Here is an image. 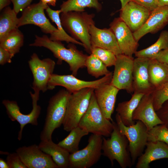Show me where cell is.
<instances>
[{
  "label": "cell",
  "mask_w": 168,
  "mask_h": 168,
  "mask_svg": "<svg viewBox=\"0 0 168 168\" xmlns=\"http://www.w3.org/2000/svg\"><path fill=\"white\" fill-rule=\"evenodd\" d=\"M35 37L34 42L30 46L43 47L49 50L58 59V64L63 61L68 64L74 76H77L80 69L85 67L88 56L79 51L73 44H69L66 48L61 41L52 40L46 35L41 37L36 35Z\"/></svg>",
  "instance_id": "1"
},
{
  "label": "cell",
  "mask_w": 168,
  "mask_h": 168,
  "mask_svg": "<svg viewBox=\"0 0 168 168\" xmlns=\"http://www.w3.org/2000/svg\"><path fill=\"white\" fill-rule=\"evenodd\" d=\"M94 14H89L85 11H70L62 12L60 16L63 28L76 40L81 42L86 50L91 54L90 28L95 24Z\"/></svg>",
  "instance_id": "2"
},
{
  "label": "cell",
  "mask_w": 168,
  "mask_h": 168,
  "mask_svg": "<svg viewBox=\"0 0 168 168\" xmlns=\"http://www.w3.org/2000/svg\"><path fill=\"white\" fill-rule=\"evenodd\" d=\"M72 93L66 89L60 90L50 99L44 125L40 136L41 141L52 139L54 130L63 124L68 98Z\"/></svg>",
  "instance_id": "3"
},
{
  "label": "cell",
  "mask_w": 168,
  "mask_h": 168,
  "mask_svg": "<svg viewBox=\"0 0 168 168\" xmlns=\"http://www.w3.org/2000/svg\"><path fill=\"white\" fill-rule=\"evenodd\" d=\"M110 138L103 137L102 154L110 161L112 166L116 160L122 168H130L133 165L128 150L129 142L126 137L122 134L115 122Z\"/></svg>",
  "instance_id": "4"
},
{
  "label": "cell",
  "mask_w": 168,
  "mask_h": 168,
  "mask_svg": "<svg viewBox=\"0 0 168 168\" xmlns=\"http://www.w3.org/2000/svg\"><path fill=\"white\" fill-rule=\"evenodd\" d=\"M94 89L87 88L72 93L67 102L63 124L64 130L70 132L78 126L80 121L87 111Z\"/></svg>",
  "instance_id": "5"
},
{
  "label": "cell",
  "mask_w": 168,
  "mask_h": 168,
  "mask_svg": "<svg viewBox=\"0 0 168 168\" xmlns=\"http://www.w3.org/2000/svg\"><path fill=\"white\" fill-rule=\"evenodd\" d=\"M78 126L89 133L102 136H110L114 128L113 121L106 118L97 103L94 92L88 108L81 119Z\"/></svg>",
  "instance_id": "6"
},
{
  "label": "cell",
  "mask_w": 168,
  "mask_h": 168,
  "mask_svg": "<svg viewBox=\"0 0 168 168\" xmlns=\"http://www.w3.org/2000/svg\"><path fill=\"white\" fill-rule=\"evenodd\" d=\"M116 123L120 133L127 138L129 142L128 150L133 165L142 153L148 142V131L147 127L141 121L129 126L124 125L119 115H115Z\"/></svg>",
  "instance_id": "7"
},
{
  "label": "cell",
  "mask_w": 168,
  "mask_h": 168,
  "mask_svg": "<svg viewBox=\"0 0 168 168\" xmlns=\"http://www.w3.org/2000/svg\"><path fill=\"white\" fill-rule=\"evenodd\" d=\"M103 137L92 134L83 149L70 153L69 167L89 168L96 163L101 155Z\"/></svg>",
  "instance_id": "8"
},
{
  "label": "cell",
  "mask_w": 168,
  "mask_h": 168,
  "mask_svg": "<svg viewBox=\"0 0 168 168\" xmlns=\"http://www.w3.org/2000/svg\"><path fill=\"white\" fill-rule=\"evenodd\" d=\"M40 92L38 91H34V93L30 92L32 100V109L28 114H23L20 111V108L16 101L5 99L2 101V104L6 109L8 117L12 121H16L20 124V130L18 136V139L19 141L21 139L22 131L25 125L30 124L36 126L38 124L37 119L41 110V107L37 104Z\"/></svg>",
  "instance_id": "9"
},
{
  "label": "cell",
  "mask_w": 168,
  "mask_h": 168,
  "mask_svg": "<svg viewBox=\"0 0 168 168\" xmlns=\"http://www.w3.org/2000/svg\"><path fill=\"white\" fill-rule=\"evenodd\" d=\"M28 63L33 75L32 87L34 91L46 92L48 90V84L53 74L55 62L49 58L41 59L36 54L34 53Z\"/></svg>",
  "instance_id": "10"
},
{
  "label": "cell",
  "mask_w": 168,
  "mask_h": 168,
  "mask_svg": "<svg viewBox=\"0 0 168 168\" xmlns=\"http://www.w3.org/2000/svg\"><path fill=\"white\" fill-rule=\"evenodd\" d=\"M113 74V72H111L100 79L92 81H85L77 78L72 74L60 75L53 74L49 81L48 89L52 90L57 86H60L72 93L87 88L95 89L103 84L110 82Z\"/></svg>",
  "instance_id": "11"
},
{
  "label": "cell",
  "mask_w": 168,
  "mask_h": 168,
  "mask_svg": "<svg viewBox=\"0 0 168 168\" xmlns=\"http://www.w3.org/2000/svg\"><path fill=\"white\" fill-rule=\"evenodd\" d=\"M48 5L41 0L36 3L30 4L23 11L18 19L17 28L27 24H33L39 27L41 31L50 35L58 31V29L53 25L44 13Z\"/></svg>",
  "instance_id": "12"
},
{
  "label": "cell",
  "mask_w": 168,
  "mask_h": 168,
  "mask_svg": "<svg viewBox=\"0 0 168 168\" xmlns=\"http://www.w3.org/2000/svg\"><path fill=\"white\" fill-rule=\"evenodd\" d=\"M134 58L123 54L116 56L114 70L110 82L111 84L119 90L128 93L133 92V71Z\"/></svg>",
  "instance_id": "13"
},
{
  "label": "cell",
  "mask_w": 168,
  "mask_h": 168,
  "mask_svg": "<svg viewBox=\"0 0 168 168\" xmlns=\"http://www.w3.org/2000/svg\"><path fill=\"white\" fill-rule=\"evenodd\" d=\"M16 152L27 168H58L51 157L36 144L19 147Z\"/></svg>",
  "instance_id": "14"
},
{
  "label": "cell",
  "mask_w": 168,
  "mask_h": 168,
  "mask_svg": "<svg viewBox=\"0 0 168 168\" xmlns=\"http://www.w3.org/2000/svg\"><path fill=\"white\" fill-rule=\"evenodd\" d=\"M122 53L131 57L137 51L138 46L133 32L120 18H115L110 24Z\"/></svg>",
  "instance_id": "15"
},
{
  "label": "cell",
  "mask_w": 168,
  "mask_h": 168,
  "mask_svg": "<svg viewBox=\"0 0 168 168\" xmlns=\"http://www.w3.org/2000/svg\"><path fill=\"white\" fill-rule=\"evenodd\" d=\"M151 12L145 7L130 1L120 9L119 17L133 33L143 25Z\"/></svg>",
  "instance_id": "16"
},
{
  "label": "cell",
  "mask_w": 168,
  "mask_h": 168,
  "mask_svg": "<svg viewBox=\"0 0 168 168\" xmlns=\"http://www.w3.org/2000/svg\"><path fill=\"white\" fill-rule=\"evenodd\" d=\"M168 24V7L159 6L151 12L147 21L138 30L133 33L137 42L147 34H155Z\"/></svg>",
  "instance_id": "17"
},
{
  "label": "cell",
  "mask_w": 168,
  "mask_h": 168,
  "mask_svg": "<svg viewBox=\"0 0 168 168\" xmlns=\"http://www.w3.org/2000/svg\"><path fill=\"white\" fill-rule=\"evenodd\" d=\"M150 59L136 57L134 59L133 71V92L145 95L151 94L154 90L149 79L148 66Z\"/></svg>",
  "instance_id": "18"
},
{
  "label": "cell",
  "mask_w": 168,
  "mask_h": 168,
  "mask_svg": "<svg viewBox=\"0 0 168 168\" xmlns=\"http://www.w3.org/2000/svg\"><path fill=\"white\" fill-rule=\"evenodd\" d=\"M110 82L103 84L95 88L94 93L98 105L103 115L112 122L113 121L111 116L119 90L111 84Z\"/></svg>",
  "instance_id": "19"
},
{
  "label": "cell",
  "mask_w": 168,
  "mask_h": 168,
  "mask_svg": "<svg viewBox=\"0 0 168 168\" xmlns=\"http://www.w3.org/2000/svg\"><path fill=\"white\" fill-rule=\"evenodd\" d=\"M132 119L142 122L148 130L155 126L163 124L154 110L151 94L143 96L133 112Z\"/></svg>",
  "instance_id": "20"
},
{
  "label": "cell",
  "mask_w": 168,
  "mask_h": 168,
  "mask_svg": "<svg viewBox=\"0 0 168 168\" xmlns=\"http://www.w3.org/2000/svg\"><path fill=\"white\" fill-rule=\"evenodd\" d=\"M90 33L92 48L99 47L107 49L116 56L122 54L115 36L110 28L100 29L94 24L90 27Z\"/></svg>",
  "instance_id": "21"
},
{
  "label": "cell",
  "mask_w": 168,
  "mask_h": 168,
  "mask_svg": "<svg viewBox=\"0 0 168 168\" xmlns=\"http://www.w3.org/2000/svg\"><path fill=\"white\" fill-rule=\"evenodd\" d=\"M144 153L138 158L136 168H149L153 161L163 158L168 159V145L159 141H148Z\"/></svg>",
  "instance_id": "22"
},
{
  "label": "cell",
  "mask_w": 168,
  "mask_h": 168,
  "mask_svg": "<svg viewBox=\"0 0 168 168\" xmlns=\"http://www.w3.org/2000/svg\"><path fill=\"white\" fill-rule=\"evenodd\" d=\"M38 146L42 151L51 157L58 168L69 167L70 153L58 144L54 143L52 139L41 141Z\"/></svg>",
  "instance_id": "23"
},
{
  "label": "cell",
  "mask_w": 168,
  "mask_h": 168,
  "mask_svg": "<svg viewBox=\"0 0 168 168\" xmlns=\"http://www.w3.org/2000/svg\"><path fill=\"white\" fill-rule=\"evenodd\" d=\"M149 81L154 90L168 81V65L154 59H150L148 66Z\"/></svg>",
  "instance_id": "24"
},
{
  "label": "cell",
  "mask_w": 168,
  "mask_h": 168,
  "mask_svg": "<svg viewBox=\"0 0 168 168\" xmlns=\"http://www.w3.org/2000/svg\"><path fill=\"white\" fill-rule=\"evenodd\" d=\"M144 95L142 93L134 92L129 100L118 104L116 111L125 125L129 126L135 123V121L132 119L133 114Z\"/></svg>",
  "instance_id": "25"
},
{
  "label": "cell",
  "mask_w": 168,
  "mask_h": 168,
  "mask_svg": "<svg viewBox=\"0 0 168 168\" xmlns=\"http://www.w3.org/2000/svg\"><path fill=\"white\" fill-rule=\"evenodd\" d=\"M47 14L52 22L55 23L57 27L58 31L50 35L49 37L52 40L64 41L79 45L84 47L83 44L68 35L64 30L62 26L60 16L61 10H55L51 9L49 6L45 9Z\"/></svg>",
  "instance_id": "26"
},
{
  "label": "cell",
  "mask_w": 168,
  "mask_h": 168,
  "mask_svg": "<svg viewBox=\"0 0 168 168\" xmlns=\"http://www.w3.org/2000/svg\"><path fill=\"white\" fill-rule=\"evenodd\" d=\"M24 35L16 28L0 40V47L7 50L14 56L18 53L24 43Z\"/></svg>",
  "instance_id": "27"
},
{
  "label": "cell",
  "mask_w": 168,
  "mask_h": 168,
  "mask_svg": "<svg viewBox=\"0 0 168 168\" xmlns=\"http://www.w3.org/2000/svg\"><path fill=\"white\" fill-rule=\"evenodd\" d=\"M101 0H67L63 1L60 6L62 12L70 11L82 12L85 11L86 8H93L100 12L102 8V5L100 2Z\"/></svg>",
  "instance_id": "28"
},
{
  "label": "cell",
  "mask_w": 168,
  "mask_h": 168,
  "mask_svg": "<svg viewBox=\"0 0 168 168\" xmlns=\"http://www.w3.org/2000/svg\"><path fill=\"white\" fill-rule=\"evenodd\" d=\"M17 14L8 6L3 9L0 16V40L12 30L17 28Z\"/></svg>",
  "instance_id": "29"
},
{
  "label": "cell",
  "mask_w": 168,
  "mask_h": 168,
  "mask_svg": "<svg viewBox=\"0 0 168 168\" xmlns=\"http://www.w3.org/2000/svg\"><path fill=\"white\" fill-rule=\"evenodd\" d=\"M88 133L87 131L78 126L72 129L68 135L58 144L70 153H73L79 150L82 138Z\"/></svg>",
  "instance_id": "30"
},
{
  "label": "cell",
  "mask_w": 168,
  "mask_h": 168,
  "mask_svg": "<svg viewBox=\"0 0 168 168\" xmlns=\"http://www.w3.org/2000/svg\"><path fill=\"white\" fill-rule=\"evenodd\" d=\"M168 48V31H162L157 40L148 47L137 51L134 54L136 57L153 58L161 50Z\"/></svg>",
  "instance_id": "31"
},
{
  "label": "cell",
  "mask_w": 168,
  "mask_h": 168,
  "mask_svg": "<svg viewBox=\"0 0 168 168\" xmlns=\"http://www.w3.org/2000/svg\"><path fill=\"white\" fill-rule=\"evenodd\" d=\"M85 67L88 74L96 78L105 76L111 72L98 57L92 53L87 58Z\"/></svg>",
  "instance_id": "32"
},
{
  "label": "cell",
  "mask_w": 168,
  "mask_h": 168,
  "mask_svg": "<svg viewBox=\"0 0 168 168\" xmlns=\"http://www.w3.org/2000/svg\"><path fill=\"white\" fill-rule=\"evenodd\" d=\"M156 141L168 145V128L163 124L155 126L148 131V141Z\"/></svg>",
  "instance_id": "33"
},
{
  "label": "cell",
  "mask_w": 168,
  "mask_h": 168,
  "mask_svg": "<svg viewBox=\"0 0 168 168\" xmlns=\"http://www.w3.org/2000/svg\"><path fill=\"white\" fill-rule=\"evenodd\" d=\"M91 53L98 57L107 67L114 66L116 55L112 51L99 47H92Z\"/></svg>",
  "instance_id": "34"
},
{
  "label": "cell",
  "mask_w": 168,
  "mask_h": 168,
  "mask_svg": "<svg viewBox=\"0 0 168 168\" xmlns=\"http://www.w3.org/2000/svg\"><path fill=\"white\" fill-rule=\"evenodd\" d=\"M151 95L154 110L157 111L168 100V81L161 88L154 90Z\"/></svg>",
  "instance_id": "35"
},
{
  "label": "cell",
  "mask_w": 168,
  "mask_h": 168,
  "mask_svg": "<svg viewBox=\"0 0 168 168\" xmlns=\"http://www.w3.org/2000/svg\"><path fill=\"white\" fill-rule=\"evenodd\" d=\"M6 161L10 168H27L16 152L9 153L6 158Z\"/></svg>",
  "instance_id": "36"
},
{
  "label": "cell",
  "mask_w": 168,
  "mask_h": 168,
  "mask_svg": "<svg viewBox=\"0 0 168 168\" xmlns=\"http://www.w3.org/2000/svg\"><path fill=\"white\" fill-rule=\"evenodd\" d=\"M156 113L158 117L168 128V100L165 102Z\"/></svg>",
  "instance_id": "37"
},
{
  "label": "cell",
  "mask_w": 168,
  "mask_h": 168,
  "mask_svg": "<svg viewBox=\"0 0 168 168\" xmlns=\"http://www.w3.org/2000/svg\"><path fill=\"white\" fill-rule=\"evenodd\" d=\"M146 8L151 12L159 6L158 0H130Z\"/></svg>",
  "instance_id": "38"
},
{
  "label": "cell",
  "mask_w": 168,
  "mask_h": 168,
  "mask_svg": "<svg viewBox=\"0 0 168 168\" xmlns=\"http://www.w3.org/2000/svg\"><path fill=\"white\" fill-rule=\"evenodd\" d=\"M13 5V9L17 14L30 4L33 0H10Z\"/></svg>",
  "instance_id": "39"
},
{
  "label": "cell",
  "mask_w": 168,
  "mask_h": 168,
  "mask_svg": "<svg viewBox=\"0 0 168 168\" xmlns=\"http://www.w3.org/2000/svg\"><path fill=\"white\" fill-rule=\"evenodd\" d=\"M14 56L9 51L0 47V64L4 65L6 63L12 62V59Z\"/></svg>",
  "instance_id": "40"
},
{
  "label": "cell",
  "mask_w": 168,
  "mask_h": 168,
  "mask_svg": "<svg viewBox=\"0 0 168 168\" xmlns=\"http://www.w3.org/2000/svg\"><path fill=\"white\" fill-rule=\"evenodd\" d=\"M152 58L155 59L168 65V48L161 51Z\"/></svg>",
  "instance_id": "41"
},
{
  "label": "cell",
  "mask_w": 168,
  "mask_h": 168,
  "mask_svg": "<svg viewBox=\"0 0 168 168\" xmlns=\"http://www.w3.org/2000/svg\"><path fill=\"white\" fill-rule=\"evenodd\" d=\"M11 1L10 0H0V10L2 11L10 4Z\"/></svg>",
  "instance_id": "42"
},
{
  "label": "cell",
  "mask_w": 168,
  "mask_h": 168,
  "mask_svg": "<svg viewBox=\"0 0 168 168\" xmlns=\"http://www.w3.org/2000/svg\"><path fill=\"white\" fill-rule=\"evenodd\" d=\"M0 168H10V167L7 162L2 158L0 159Z\"/></svg>",
  "instance_id": "43"
},
{
  "label": "cell",
  "mask_w": 168,
  "mask_h": 168,
  "mask_svg": "<svg viewBox=\"0 0 168 168\" xmlns=\"http://www.w3.org/2000/svg\"><path fill=\"white\" fill-rule=\"evenodd\" d=\"M43 3L45 4L55 6L56 2L54 0H40Z\"/></svg>",
  "instance_id": "44"
},
{
  "label": "cell",
  "mask_w": 168,
  "mask_h": 168,
  "mask_svg": "<svg viewBox=\"0 0 168 168\" xmlns=\"http://www.w3.org/2000/svg\"><path fill=\"white\" fill-rule=\"evenodd\" d=\"M159 6L168 7V0H158Z\"/></svg>",
  "instance_id": "45"
},
{
  "label": "cell",
  "mask_w": 168,
  "mask_h": 168,
  "mask_svg": "<svg viewBox=\"0 0 168 168\" xmlns=\"http://www.w3.org/2000/svg\"><path fill=\"white\" fill-rule=\"evenodd\" d=\"M121 4V8H124L130 0H120Z\"/></svg>",
  "instance_id": "46"
},
{
  "label": "cell",
  "mask_w": 168,
  "mask_h": 168,
  "mask_svg": "<svg viewBox=\"0 0 168 168\" xmlns=\"http://www.w3.org/2000/svg\"><path fill=\"white\" fill-rule=\"evenodd\" d=\"M55 1H57V0H54Z\"/></svg>",
  "instance_id": "47"
}]
</instances>
